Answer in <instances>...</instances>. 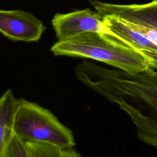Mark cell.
Segmentation results:
<instances>
[{
  "label": "cell",
  "mask_w": 157,
  "mask_h": 157,
  "mask_svg": "<svg viewBox=\"0 0 157 157\" xmlns=\"http://www.w3.org/2000/svg\"><path fill=\"white\" fill-rule=\"evenodd\" d=\"M77 79L110 102L131 120L139 140L157 148V71L152 67L131 74L88 60L75 69Z\"/></svg>",
  "instance_id": "6da1fadb"
},
{
  "label": "cell",
  "mask_w": 157,
  "mask_h": 157,
  "mask_svg": "<svg viewBox=\"0 0 157 157\" xmlns=\"http://www.w3.org/2000/svg\"><path fill=\"white\" fill-rule=\"evenodd\" d=\"M51 52L56 56L96 60L131 74L152 66V62L134 47L110 34L98 32H86L58 40Z\"/></svg>",
  "instance_id": "7a4b0ae2"
},
{
  "label": "cell",
  "mask_w": 157,
  "mask_h": 157,
  "mask_svg": "<svg viewBox=\"0 0 157 157\" xmlns=\"http://www.w3.org/2000/svg\"><path fill=\"white\" fill-rule=\"evenodd\" d=\"M19 99L14 132L25 140L52 143L63 148L75 145L72 131L48 109L25 99Z\"/></svg>",
  "instance_id": "3957f363"
},
{
  "label": "cell",
  "mask_w": 157,
  "mask_h": 157,
  "mask_svg": "<svg viewBox=\"0 0 157 157\" xmlns=\"http://www.w3.org/2000/svg\"><path fill=\"white\" fill-rule=\"evenodd\" d=\"M52 24L58 40H64L86 32H98L115 37L104 24L97 12L90 8L66 13H56Z\"/></svg>",
  "instance_id": "277c9868"
},
{
  "label": "cell",
  "mask_w": 157,
  "mask_h": 157,
  "mask_svg": "<svg viewBox=\"0 0 157 157\" xmlns=\"http://www.w3.org/2000/svg\"><path fill=\"white\" fill-rule=\"evenodd\" d=\"M45 29L43 23L29 12L0 9V33L9 39L37 42Z\"/></svg>",
  "instance_id": "5b68a950"
},
{
  "label": "cell",
  "mask_w": 157,
  "mask_h": 157,
  "mask_svg": "<svg viewBox=\"0 0 157 157\" xmlns=\"http://www.w3.org/2000/svg\"><path fill=\"white\" fill-rule=\"evenodd\" d=\"M89 2L101 17L112 15L157 30V0L140 4H113L97 0Z\"/></svg>",
  "instance_id": "8992f818"
},
{
  "label": "cell",
  "mask_w": 157,
  "mask_h": 157,
  "mask_svg": "<svg viewBox=\"0 0 157 157\" xmlns=\"http://www.w3.org/2000/svg\"><path fill=\"white\" fill-rule=\"evenodd\" d=\"M105 26L117 39L134 47L152 62L151 67L157 69V45L129 27L120 18L112 15L101 17Z\"/></svg>",
  "instance_id": "52a82bcc"
},
{
  "label": "cell",
  "mask_w": 157,
  "mask_h": 157,
  "mask_svg": "<svg viewBox=\"0 0 157 157\" xmlns=\"http://www.w3.org/2000/svg\"><path fill=\"white\" fill-rule=\"evenodd\" d=\"M19 104L9 89L0 97V157H4L6 147L14 134V123Z\"/></svg>",
  "instance_id": "ba28073f"
},
{
  "label": "cell",
  "mask_w": 157,
  "mask_h": 157,
  "mask_svg": "<svg viewBox=\"0 0 157 157\" xmlns=\"http://www.w3.org/2000/svg\"><path fill=\"white\" fill-rule=\"evenodd\" d=\"M25 141L29 157H78L81 156L73 148H63L55 144L42 141Z\"/></svg>",
  "instance_id": "9c48e42d"
},
{
  "label": "cell",
  "mask_w": 157,
  "mask_h": 157,
  "mask_svg": "<svg viewBox=\"0 0 157 157\" xmlns=\"http://www.w3.org/2000/svg\"><path fill=\"white\" fill-rule=\"evenodd\" d=\"M4 157H29L25 141L14 133L6 147Z\"/></svg>",
  "instance_id": "30bf717a"
},
{
  "label": "cell",
  "mask_w": 157,
  "mask_h": 157,
  "mask_svg": "<svg viewBox=\"0 0 157 157\" xmlns=\"http://www.w3.org/2000/svg\"><path fill=\"white\" fill-rule=\"evenodd\" d=\"M124 23L131 29L140 33L142 36L147 37L150 41L157 45V30L147 27L144 25H139L132 22H130L122 19Z\"/></svg>",
  "instance_id": "8fae6325"
}]
</instances>
